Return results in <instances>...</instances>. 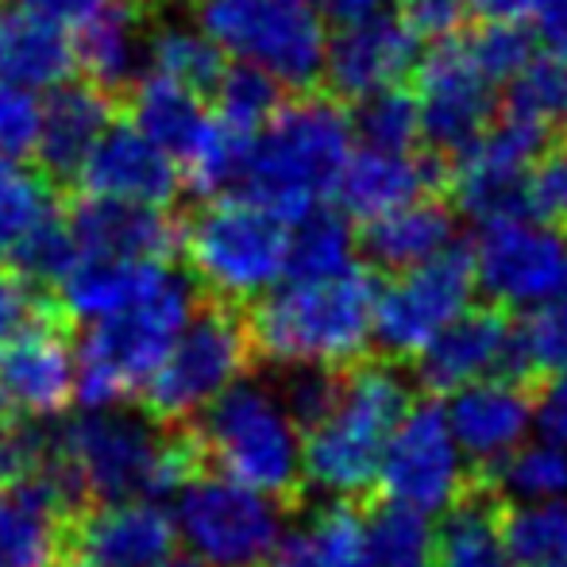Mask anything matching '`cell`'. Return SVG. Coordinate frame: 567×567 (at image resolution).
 <instances>
[{
	"instance_id": "6da1fadb",
	"label": "cell",
	"mask_w": 567,
	"mask_h": 567,
	"mask_svg": "<svg viewBox=\"0 0 567 567\" xmlns=\"http://www.w3.org/2000/svg\"><path fill=\"white\" fill-rule=\"evenodd\" d=\"M379 286L359 267L324 278H282L247 321L251 348L282 371H343L374 340Z\"/></svg>"
},
{
	"instance_id": "7a4b0ae2",
	"label": "cell",
	"mask_w": 567,
	"mask_h": 567,
	"mask_svg": "<svg viewBox=\"0 0 567 567\" xmlns=\"http://www.w3.org/2000/svg\"><path fill=\"white\" fill-rule=\"evenodd\" d=\"M54 455L82 491L85 506L178 494L202 471L197 441L143 413L90 410L54 433Z\"/></svg>"
},
{
	"instance_id": "3957f363",
	"label": "cell",
	"mask_w": 567,
	"mask_h": 567,
	"mask_svg": "<svg viewBox=\"0 0 567 567\" xmlns=\"http://www.w3.org/2000/svg\"><path fill=\"white\" fill-rule=\"evenodd\" d=\"M410 405V386L386 363L351 367L332 379L324 405L301 425L306 483L332 502H351L371 491L390 436Z\"/></svg>"
},
{
	"instance_id": "277c9868",
	"label": "cell",
	"mask_w": 567,
	"mask_h": 567,
	"mask_svg": "<svg viewBox=\"0 0 567 567\" xmlns=\"http://www.w3.org/2000/svg\"><path fill=\"white\" fill-rule=\"evenodd\" d=\"M351 151L355 124L337 101L298 97L259 127L239 189L282 220H298L337 194Z\"/></svg>"
},
{
	"instance_id": "5b68a950",
	"label": "cell",
	"mask_w": 567,
	"mask_h": 567,
	"mask_svg": "<svg viewBox=\"0 0 567 567\" xmlns=\"http://www.w3.org/2000/svg\"><path fill=\"white\" fill-rule=\"evenodd\" d=\"M529 59V39L517 23H486L475 35H441L413 70L421 135L460 155L498 120L502 90Z\"/></svg>"
},
{
	"instance_id": "8992f818",
	"label": "cell",
	"mask_w": 567,
	"mask_h": 567,
	"mask_svg": "<svg viewBox=\"0 0 567 567\" xmlns=\"http://www.w3.org/2000/svg\"><path fill=\"white\" fill-rule=\"evenodd\" d=\"M194 313V278L174 262H163L140 298L101 321H90L78 343V398L90 410H113L143 390Z\"/></svg>"
},
{
	"instance_id": "52a82bcc",
	"label": "cell",
	"mask_w": 567,
	"mask_h": 567,
	"mask_svg": "<svg viewBox=\"0 0 567 567\" xmlns=\"http://www.w3.org/2000/svg\"><path fill=\"white\" fill-rule=\"evenodd\" d=\"M197 452L217 475L270 498H290L306 483V433L286 394L239 379L197 417Z\"/></svg>"
},
{
	"instance_id": "ba28073f",
	"label": "cell",
	"mask_w": 567,
	"mask_h": 567,
	"mask_svg": "<svg viewBox=\"0 0 567 567\" xmlns=\"http://www.w3.org/2000/svg\"><path fill=\"white\" fill-rule=\"evenodd\" d=\"M189 278L220 306L259 301L290 275V220L244 194L213 197L182 231Z\"/></svg>"
},
{
	"instance_id": "9c48e42d",
	"label": "cell",
	"mask_w": 567,
	"mask_h": 567,
	"mask_svg": "<svg viewBox=\"0 0 567 567\" xmlns=\"http://www.w3.org/2000/svg\"><path fill=\"white\" fill-rule=\"evenodd\" d=\"M197 28L236 66L301 90L324 74L329 16L317 0H194Z\"/></svg>"
},
{
	"instance_id": "30bf717a",
	"label": "cell",
	"mask_w": 567,
	"mask_h": 567,
	"mask_svg": "<svg viewBox=\"0 0 567 567\" xmlns=\"http://www.w3.org/2000/svg\"><path fill=\"white\" fill-rule=\"evenodd\" d=\"M251 355L247 324L228 306L197 309L155 374L143 382V410L166 429L202 417L225 390L244 379Z\"/></svg>"
},
{
	"instance_id": "8fae6325",
	"label": "cell",
	"mask_w": 567,
	"mask_h": 567,
	"mask_svg": "<svg viewBox=\"0 0 567 567\" xmlns=\"http://www.w3.org/2000/svg\"><path fill=\"white\" fill-rule=\"evenodd\" d=\"M174 525L202 567H267L286 537L282 502L217 471H197L182 486Z\"/></svg>"
},
{
	"instance_id": "7c38bea8",
	"label": "cell",
	"mask_w": 567,
	"mask_h": 567,
	"mask_svg": "<svg viewBox=\"0 0 567 567\" xmlns=\"http://www.w3.org/2000/svg\"><path fill=\"white\" fill-rule=\"evenodd\" d=\"M471 267L486 298L533 313L567 293V236L548 220L514 213L478 225Z\"/></svg>"
},
{
	"instance_id": "4fadbf2b",
	"label": "cell",
	"mask_w": 567,
	"mask_h": 567,
	"mask_svg": "<svg viewBox=\"0 0 567 567\" xmlns=\"http://www.w3.org/2000/svg\"><path fill=\"white\" fill-rule=\"evenodd\" d=\"M471 255L444 251L421 267L398 270L374 293V343L402 359H417L444 329L471 309L475 298Z\"/></svg>"
},
{
	"instance_id": "5bb4252c",
	"label": "cell",
	"mask_w": 567,
	"mask_h": 567,
	"mask_svg": "<svg viewBox=\"0 0 567 567\" xmlns=\"http://www.w3.org/2000/svg\"><path fill=\"white\" fill-rule=\"evenodd\" d=\"M74 351V321L54 298L0 340V421H39L66 410L78 394Z\"/></svg>"
},
{
	"instance_id": "9a60e30c",
	"label": "cell",
	"mask_w": 567,
	"mask_h": 567,
	"mask_svg": "<svg viewBox=\"0 0 567 567\" xmlns=\"http://www.w3.org/2000/svg\"><path fill=\"white\" fill-rule=\"evenodd\" d=\"M467 463L471 460L455 444L444 410L410 405L382 455L379 486L386 491V502L433 517L463 498Z\"/></svg>"
},
{
	"instance_id": "2e32d148",
	"label": "cell",
	"mask_w": 567,
	"mask_h": 567,
	"mask_svg": "<svg viewBox=\"0 0 567 567\" xmlns=\"http://www.w3.org/2000/svg\"><path fill=\"white\" fill-rule=\"evenodd\" d=\"M548 127L502 113L475 143L455 155L452 194L475 225L525 213V182L545 155Z\"/></svg>"
},
{
	"instance_id": "e0dca14e",
	"label": "cell",
	"mask_w": 567,
	"mask_h": 567,
	"mask_svg": "<svg viewBox=\"0 0 567 567\" xmlns=\"http://www.w3.org/2000/svg\"><path fill=\"white\" fill-rule=\"evenodd\" d=\"M421 62V35L394 12H374L363 20L340 23L329 35L324 78L343 101H371L379 93L402 90L405 78Z\"/></svg>"
},
{
	"instance_id": "ac0fdd59",
	"label": "cell",
	"mask_w": 567,
	"mask_h": 567,
	"mask_svg": "<svg viewBox=\"0 0 567 567\" xmlns=\"http://www.w3.org/2000/svg\"><path fill=\"white\" fill-rule=\"evenodd\" d=\"M66 548L85 567H155L178 548V525L155 498L93 502L70 522Z\"/></svg>"
},
{
	"instance_id": "d6986e66",
	"label": "cell",
	"mask_w": 567,
	"mask_h": 567,
	"mask_svg": "<svg viewBox=\"0 0 567 567\" xmlns=\"http://www.w3.org/2000/svg\"><path fill=\"white\" fill-rule=\"evenodd\" d=\"M444 417L471 463L498 467L537 429V398L509 374H494V379L455 390L452 402L444 405Z\"/></svg>"
},
{
	"instance_id": "ffe728a7",
	"label": "cell",
	"mask_w": 567,
	"mask_h": 567,
	"mask_svg": "<svg viewBox=\"0 0 567 567\" xmlns=\"http://www.w3.org/2000/svg\"><path fill=\"white\" fill-rule=\"evenodd\" d=\"M78 182H82L90 197L166 209L182 189V171L135 124H113L101 135L93 155L85 158Z\"/></svg>"
},
{
	"instance_id": "44dd1931",
	"label": "cell",
	"mask_w": 567,
	"mask_h": 567,
	"mask_svg": "<svg viewBox=\"0 0 567 567\" xmlns=\"http://www.w3.org/2000/svg\"><path fill=\"white\" fill-rule=\"evenodd\" d=\"M421 379L441 394L517 367V329L494 309H467L417 355Z\"/></svg>"
},
{
	"instance_id": "7402d4cb",
	"label": "cell",
	"mask_w": 567,
	"mask_h": 567,
	"mask_svg": "<svg viewBox=\"0 0 567 567\" xmlns=\"http://www.w3.org/2000/svg\"><path fill=\"white\" fill-rule=\"evenodd\" d=\"M66 228L78 255L97 259H171L174 244L182 239L166 209L105 202L90 194L66 213Z\"/></svg>"
},
{
	"instance_id": "603a6c76",
	"label": "cell",
	"mask_w": 567,
	"mask_h": 567,
	"mask_svg": "<svg viewBox=\"0 0 567 567\" xmlns=\"http://www.w3.org/2000/svg\"><path fill=\"white\" fill-rule=\"evenodd\" d=\"M433 189V166L413 147H355L337 182L343 213L359 220H374L390 209H402Z\"/></svg>"
},
{
	"instance_id": "cb8c5ba5",
	"label": "cell",
	"mask_w": 567,
	"mask_h": 567,
	"mask_svg": "<svg viewBox=\"0 0 567 567\" xmlns=\"http://www.w3.org/2000/svg\"><path fill=\"white\" fill-rule=\"evenodd\" d=\"M113 127V105L97 85H59L43 105V132H39V166L51 178H78L85 158Z\"/></svg>"
},
{
	"instance_id": "d4e9b609",
	"label": "cell",
	"mask_w": 567,
	"mask_h": 567,
	"mask_svg": "<svg viewBox=\"0 0 567 567\" xmlns=\"http://www.w3.org/2000/svg\"><path fill=\"white\" fill-rule=\"evenodd\" d=\"M78 70L74 35L43 16L16 8L0 16V74L47 93L70 82Z\"/></svg>"
},
{
	"instance_id": "484cf974",
	"label": "cell",
	"mask_w": 567,
	"mask_h": 567,
	"mask_svg": "<svg viewBox=\"0 0 567 567\" xmlns=\"http://www.w3.org/2000/svg\"><path fill=\"white\" fill-rule=\"evenodd\" d=\"M74 62L85 74V82L97 90L127 85L147 66V31L127 0L105 8L101 16L74 28Z\"/></svg>"
},
{
	"instance_id": "4316f807",
	"label": "cell",
	"mask_w": 567,
	"mask_h": 567,
	"mask_svg": "<svg viewBox=\"0 0 567 567\" xmlns=\"http://www.w3.org/2000/svg\"><path fill=\"white\" fill-rule=\"evenodd\" d=\"M363 247H367V255H371V262H379L382 270H394L398 275V270L421 267V262L452 251L455 220L444 205L421 197V202L367 220Z\"/></svg>"
},
{
	"instance_id": "83f0119b",
	"label": "cell",
	"mask_w": 567,
	"mask_h": 567,
	"mask_svg": "<svg viewBox=\"0 0 567 567\" xmlns=\"http://www.w3.org/2000/svg\"><path fill=\"white\" fill-rule=\"evenodd\" d=\"M267 567H371L363 517L351 502H329L286 529Z\"/></svg>"
},
{
	"instance_id": "f1b7e54d",
	"label": "cell",
	"mask_w": 567,
	"mask_h": 567,
	"mask_svg": "<svg viewBox=\"0 0 567 567\" xmlns=\"http://www.w3.org/2000/svg\"><path fill=\"white\" fill-rule=\"evenodd\" d=\"M132 124L140 127L147 140H155L166 155L186 166V158L197 151L213 124V109H205L202 93L186 90V85L163 82L155 74H143L132 97Z\"/></svg>"
},
{
	"instance_id": "f546056e",
	"label": "cell",
	"mask_w": 567,
	"mask_h": 567,
	"mask_svg": "<svg viewBox=\"0 0 567 567\" xmlns=\"http://www.w3.org/2000/svg\"><path fill=\"white\" fill-rule=\"evenodd\" d=\"M433 567H509L506 525L486 502H455L433 529Z\"/></svg>"
},
{
	"instance_id": "4dcf8cb0",
	"label": "cell",
	"mask_w": 567,
	"mask_h": 567,
	"mask_svg": "<svg viewBox=\"0 0 567 567\" xmlns=\"http://www.w3.org/2000/svg\"><path fill=\"white\" fill-rule=\"evenodd\" d=\"M143 70L194 93H209L225 74V54L197 23H163L147 31V66Z\"/></svg>"
},
{
	"instance_id": "1f68e13d",
	"label": "cell",
	"mask_w": 567,
	"mask_h": 567,
	"mask_svg": "<svg viewBox=\"0 0 567 567\" xmlns=\"http://www.w3.org/2000/svg\"><path fill=\"white\" fill-rule=\"evenodd\" d=\"M502 525L509 567H567V498L517 502Z\"/></svg>"
},
{
	"instance_id": "d6a6232c",
	"label": "cell",
	"mask_w": 567,
	"mask_h": 567,
	"mask_svg": "<svg viewBox=\"0 0 567 567\" xmlns=\"http://www.w3.org/2000/svg\"><path fill=\"white\" fill-rule=\"evenodd\" d=\"M355 267V236L340 213L324 205L290 220V275L286 278H324Z\"/></svg>"
},
{
	"instance_id": "836d02e7",
	"label": "cell",
	"mask_w": 567,
	"mask_h": 567,
	"mask_svg": "<svg viewBox=\"0 0 567 567\" xmlns=\"http://www.w3.org/2000/svg\"><path fill=\"white\" fill-rule=\"evenodd\" d=\"M54 213L59 205H54L51 182L23 163L0 158V262L12 259L16 247Z\"/></svg>"
},
{
	"instance_id": "e575fe53",
	"label": "cell",
	"mask_w": 567,
	"mask_h": 567,
	"mask_svg": "<svg viewBox=\"0 0 567 567\" xmlns=\"http://www.w3.org/2000/svg\"><path fill=\"white\" fill-rule=\"evenodd\" d=\"M498 486L509 502L567 498V444L537 436L498 463Z\"/></svg>"
},
{
	"instance_id": "d590c367",
	"label": "cell",
	"mask_w": 567,
	"mask_h": 567,
	"mask_svg": "<svg viewBox=\"0 0 567 567\" xmlns=\"http://www.w3.org/2000/svg\"><path fill=\"white\" fill-rule=\"evenodd\" d=\"M363 525L371 567H433V525L425 514L386 502Z\"/></svg>"
},
{
	"instance_id": "8d00e7d4",
	"label": "cell",
	"mask_w": 567,
	"mask_h": 567,
	"mask_svg": "<svg viewBox=\"0 0 567 567\" xmlns=\"http://www.w3.org/2000/svg\"><path fill=\"white\" fill-rule=\"evenodd\" d=\"M278 90L282 85H275L267 74L231 62V66H225V74L217 78V85H213V116L244 135H259V127L282 105Z\"/></svg>"
},
{
	"instance_id": "74e56055",
	"label": "cell",
	"mask_w": 567,
	"mask_h": 567,
	"mask_svg": "<svg viewBox=\"0 0 567 567\" xmlns=\"http://www.w3.org/2000/svg\"><path fill=\"white\" fill-rule=\"evenodd\" d=\"M567 97V70L553 59H529L514 78L506 82V113L533 124H553L560 120Z\"/></svg>"
},
{
	"instance_id": "f35d334b",
	"label": "cell",
	"mask_w": 567,
	"mask_h": 567,
	"mask_svg": "<svg viewBox=\"0 0 567 567\" xmlns=\"http://www.w3.org/2000/svg\"><path fill=\"white\" fill-rule=\"evenodd\" d=\"M355 135L367 147H398V151L413 147L421 140V113L413 93L390 90L363 101L355 120Z\"/></svg>"
},
{
	"instance_id": "ab89813d",
	"label": "cell",
	"mask_w": 567,
	"mask_h": 567,
	"mask_svg": "<svg viewBox=\"0 0 567 567\" xmlns=\"http://www.w3.org/2000/svg\"><path fill=\"white\" fill-rule=\"evenodd\" d=\"M517 367L560 374L567 371V293L525 313L517 329Z\"/></svg>"
},
{
	"instance_id": "60d3db41",
	"label": "cell",
	"mask_w": 567,
	"mask_h": 567,
	"mask_svg": "<svg viewBox=\"0 0 567 567\" xmlns=\"http://www.w3.org/2000/svg\"><path fill=\"white\" fill-rule=\"evenodd\" d=\"M43 93L31 90L23 82L0 74V158H20L35 155L39 132H43Z\"/></svg>"
},
{
	"instance_id": "b9f144b4",
	"label": "cell",
	"mask_w": 567,
	"mask_h": 567,
	"mask_svg": "<svg viewBox=\"0 0 567 567\" xmlns=\"http://www.w3.org/2000/svg\"><path fill=\"white\" fill-rule=\"evenodd\" d=\"M54 460V433H39L35 421H0V491L39 478Z\"/></svg>"
},
{
	"instance_id": "7bdbcfd3",
	"label": "cell",
	"mask_w": 567,
	"mask_h": 567,
	"mask_svg": "<svg viewBox=\"0 0 567 567\" xmlns=\"http://www.w3.org/2000/svg\"><path fill=\"white\" fill-rule=\"evenodd\" d=\"M525 213L548 225L567 220V151H545L525 182Z\"/></svg>"
},
{
	"instance_id": "ee69618b",
	"label": "cell",
	"mask_w": 567,
	"mask_h": 567,
	"mask_svg": "<svg viewBox=\"0 0 567 567\" xmlns=\"http://www.w3.org/2000/svg\"><path fill=\"white\" fill-rule=\"evenodd\" d=\"M51 298L54 293L35 290V286L23 282L12 267H0V340L12 337L16 329H23Z\"/></svg>"
},
{
	"instance_id": "f6af8a7d",
	"label": "cell",
	"mask_w": 567,
	"mask_h": 567,
	"mask_svg": "<svg viewBox=\"0 0 567 567\" xmlns=\"http://www.w3.org/2000/svg\"><path fill=\"white\" fill-rule=\"evenodd\" d=\"M467 12L471 0H402V20L417 35H452Z\"/></svg>"
},
{
	"instance_id": "bcb514c9",
	"label": "cell",
	"mask_w": 567,
	"mask_h": 567,
	"mask_svg": "<svg viewBox=\"0 0 567 567\" xmlns=\"http://www.w3.org/2000/svg\"><path fill=\"white\" fill-rule=\"evenodd\" d=\"M113 4H120V0H20V8H28V12L43 16V20L59 23L66 31L82 28L85 20H93V16H101Z\"/></svg>"
},
{
	"instance_id": "7dc6e473",
	"label": "cell",
	"mask_w": 567,
	"mask_h": 567,
	"mask_svg": "<svg viewBox=\"0 0 567 567\" xmlns=\"http://www.w3.org/2000/svg\"><path fill=\"white\" fill-rule=\"evenodd\" d=\"M537 429L548 441L567 444V371L553 374L545 390L537 398Z\"/></svg>"
},
{
	"instance_id": "c3c4849f",
	"label": "cell",
	"mask_w": 567,
	"mask_h": 567,
	"mask_svg": "<svg viewBox=\"0 0 567 567\" xmlns=\"http://www.w3.org/2000/svg\"><path fill=\"white\" fill-rule=\"evenodd\" d=\"M537 43L545 59L567 70V0H548L537 12Z\"/></svg>"
},
{
	"instance_id": "681fc988",
	"label": "cell",
	"mask_w": 567,
	"mask_h": 567,
	"mask_svg": "<svg viewBox=\"0 0 567 567\" xmlns=\"http://www.w3.org/2000/svg\"><path fill=\"white\" fill-rule=\"evenodd\" d=\"M548 0H471V12H478L486 23H525L537 20V12Z\"/></svg>"
},
{
	"instance_id": "f907efd6",
	"label": "cell",
	"mask_w": 567,
	"mask_h": 567,
	"mask_svg": "<svg viewBox=\"0 0 567 567\" xmlns=\"http://www.w3.org/2000/svg\"><path fill=\"white\" fill-rule=\"evenodd\" d=\"M317 8H321L329 20H363V16H374L386 8V0H317Z\"/></svg>"
},
{
	"instance_id": "816d5d0a",
	"label": "cell",
	"mask_w": 567,
	"mask_h": 567,
	"mask_svg": "<svg viewBox=\"0 0 567 567\" xmlns=\"http://www.w3.org/2000/svg\"><path fill=\"white\" fill-rule=\"evenodd\" d=\"M155 567H202V564H197L194 556H178V553H171V556H166V560H158Z\"/></svg>"
},
{
	"instance_id": "f5cc1de1",
	"label": "cell",
	"mask_w": 567,
	"mask_h": 567,
	"mask_svg": "<svg viewBox=\"0 0 567 567\" xmlns=\"http://www.w3.org/2000/svg\"><path fill=\"white\" fill-rule=\"evenodd\" d=\"M560 120H564V124H567V97H564V109H560Z\"/></svg>"
}]
</instances>
